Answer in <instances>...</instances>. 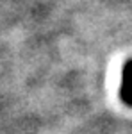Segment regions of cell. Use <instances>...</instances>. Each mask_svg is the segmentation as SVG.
Instances as JSON below:
<instances>
[{
    "label": "cell",
    "instance_id": "cell-1",
    "mask_svg": "<svg viewBox=\"0 0 132 134\" xmlns=\"http://www.w3.org/2000/svg\"><path fill=\"white\" fill-rule=\"evenodd\" d=\"M120 97L123 104L132 107V61L125 63L122 73V88H120Z\"/></svg>",
    "mask_w": 132,
    "mask_h": 134
}]
</instances>
